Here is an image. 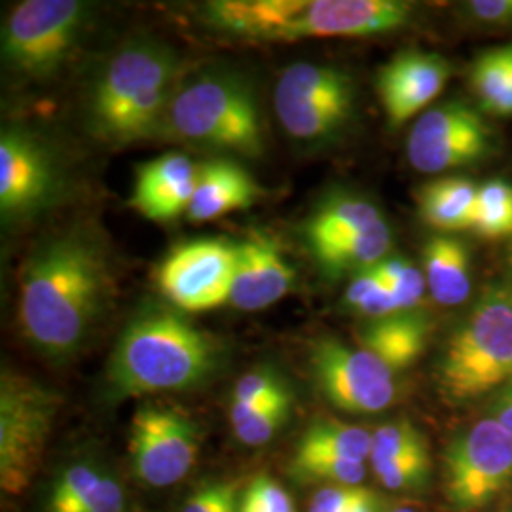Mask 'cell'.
Instances as JSON below:
<instances>
[{
  "label": "cell",
  "mask_w": 512,
  "mask_h": 512,
  "mask_svg": "<svg viewBox=\"0 0 512 512\" xmlns=\"http://www.w3.org/2000/svg\"><path fill=\"white\" fill-rule=\"evenodd\" d=\"M114 296L109 249L88 228L42 239L19 281V329L52 363H67L90 342Z\"/></svg>",
  "instance_id": "cell-1"
},
{
  "label": "cell",
  "mask_w": 512,
  "mask_h": 512,
  "mask_svg": "<svg viewBox=\"0 0 512 512\" xmlns=\"http://www.w3.org/2000/svg\"><path fill=\"white\" fill-rule=\"evenodd\" d=\"M224 361L219 338L169 304L148 302L122 330L107 366L112 397L188 391L211 380Z\"/></svg>",
  "instance_id": "cell-2"
},
{
  "label": "cell",
  "mask_w": 512,
  "mask_h": 512,
  "mask_svg": "<svg viewBox=\"0 0 512 512\" xmlns=\"http://www.w3.org/2000/svg\"><path fill=\"white\" fill-rule=\"evenodd\" d=\"M177 52L156 38L122 44L93 78L86 126L109 147H129L167 131V114L181 86Z\"/></svg>",
  "instance_id": "cell-3"
},
{
  "label": "cell",
  "mask_w": 512,
  "mask_h": 512,
  "mask_svg": "<svg viewBox=\"0 0 512 512\" xmlns=\"http://www.w3.org/2000/svg\"><path fill=\"white\" fill-rule=\"evenodd\" d=\"M416 4L404 0H215L203 6L209 27L262 42L363 38L408 25Z\"/></svg>",
  "instance_id": "cell-4"
},
{
  "label": "cell",
  "mask_w": 512,
  "mask_h": 512,
  "mask_svg": "<svg viewBox=\"0 0 512 512\" xmlns=\"http://www.w3.org/2000/svg\"><path fill=\"white\" fill-rule=\"evenodd\" d=\"M437 380L452 404L490 397L512 382V289L507 281L488 285L448 336Z\"/></svg>",
  "instance_id": "cell-5"
},
{
  "label": "cell",
  "mask_w": 512,
  "mask_h": 512,
  "mask_svg": "<svg viewBox=\"0 0 512 512\" xmlns=\"http://www.w3.org/2000/svg\"><path fill=\"white\" fill-rule=\"evenodd\" d=\"M167 131L190 145L258 158L264 128L253 86L238 73L205 71L181 82Z\"/></svg>",
  "instance_id": "cell-6"
},
{
  "label": "cell",
  "mask_w": 512,
  "mask_h": 512,
  "mask_svg": "<svg viewBox=\"0 0 512 512\" xmlns=\"http://www.w3.org/2000/svg\"><path fill=\"white\" fill-rule=\"evenodd\" d=\"M92 21L80 0H25L2 25L4 67L21 80L42 82L63 69Z\"/></svg>",
  "instance_id": "cell-7"
},
{
  "label": "cell",
  "mask_w": 512,
  "mask_h": 512,
  "mask_svg": "<svg viewBox=\"0 0 512 512\" xmlns=\"http://www.w3.org/2000/svg\"><path fill=\"white\" fill-rule=\"evenodd\" d=\"M274 109L285 133L310 147L342 137L355 114L351 74L327 63L300 61L277 78Z\"/></svg>",
  "instance_id": "cell-8"
},
{
  "label": "cell",
  "mask_w": 512,
  "mask_h": 512,
  "mask_svg": "<svg viewBox=\"0 0 512 512\" xmlns=\"http://www.w3.org/2000/svg\"><path fill=\"white\" fill-rule=\"evenodd\" d=\"M61 397L10 368L0 374V488L8 495L29 490L54 429Z\"/></svg>",
  "instance_id": "cell-9"
},
{
  "label": "cell",
  "mask_w": 512,
  "mask_h": 512,
  "mask_svg": "<svg viewBox=\"0 0 512 512\" xmlns=\"http://www.w3.org/2000/svg\"><path fill=\"white\" fill-rule=\"evenodd\" d=\"M512 484V433L486 416L459 431L444 450V495L452 509L475 512Z\"/></svg>",
  "instance_id": "cell-10"
},
{
  "label": "cell",
  "mask_w": 512,
  "mask_h": 512,
  "mask_svg": "<svg viewBox=\"0 0 512 512\" xmlns=\"http://www.w3.org/2000/svg\"><path fill=\"white\" fill-rule=\"evenodd\" d=\"M494 145L492 126L480 110L463 101H444L414 122L406 156L416 171L442 175L484 162Z\"/></svg>",
  "instance_id": "cell-11"
},
{
  "label": "cell",
  "mask_w": 512,
  "mask_h": 512,
  "mask_svg": "<svg viewBox=\"0 0 512 512\" xmlns=\"http://www.w3.org/2000/svg\"><path fill=\"white\" fill-rule=\"evenodd\" d=\"M310 370L323 397L349 414H378L397 399V372L370 351L336 338L311 344Z\"/></svg>",
  "instance_id": "cell-12"
},
{
  "label": "cell",
  "mask_w": 512,
  "mask_h": 512,
  "mask_svg": "<svg viewBox=\"0 0 512 512\" xmlns=\"http://www.w3.org/2000/svg\"><path fill=\"white\" fill-rule=\"evenodd\" d=\"M200 448V427L183 410L154 403L135 410L129 429V454L139 482L150 488L181 482L194 469Z\"/></svg>",
  "instance_id": "cell-13"
},
{
  "label": "cell",
  "mask_w": 512,
  "mask_h": 512,
  "mask_svg": "<svg viewBox=\"0 0 512 512\" xmlns=\"http://www.w3.org/2000/svg\"><path fill=\"white\" fill-rule=\"evenodd\" d=\"M236 274V243L196 239L173 249L158 268V287L167 304L200 313L230 302Z\"/></svg>",
  "instance_id": "cell-14"
},
{
  "label": "cell",
  "mask_w": 512,
  "mask_h": 512,
  "mask_svg": "<svg viewBox=\"0 0 512 512\" xmlns=\"http://www.w3.org/2000/svg\"><path fill=\"white\" fill-rule=\"evenodd\" d=\"M63 175L50 147L25 128L0 133V213L4 222L37 217L54 205Z\"/></svg>",
  "instance_id": "cell-15"
},
{
  "label": "cell",
  "mask_w": 512,
  "mask_h": 512,
  "mask_svg": "<svg viewBox=\"0 0 512 512\" xmlns=\"http://www.w3.org/2000/svg\"><path fill=\"white\" fill-rule=\"evenodd\" d=\"M450 74V61L437 52L412 48L393 55L376 76L387 124L399 128L425 112L444 90Z\"/></svg>",
  "instance_id": "cell-16"
},
{
  "label": "cell",
  "mask_w": 512,
  "mask_h": 512,
  "mask_svg": "<svg viewBox=\"0 0 512 512\" xmlns=\"http://www.w3.org/2000/svg\"><path fill=\"white\" fill-rule=\"evenodd\" d=\"M294 285L293 264L272 236L255 232L236 243L232 306L243 311L266 310L291 293Z\"/></svg>",
  "instance_id": "cell-17"
},
{
  "label": "cell",
  "mask_w": 512,
  "mask_h": 512,
  "mask_svg": "<svg viewBox=\"0 0 512 512\" xmlns=\"http://www.w3.org/2000/svg\"><path fill=\"white\" fill-rule=\"evenodd\" d=\"M198 165L183 152H167L139 165L129 205L152 222L186 217L196 192Z\"/></svg>",
  "instance_id": "cell-18"
},
{
  "label": "cell",
  "mask_w": 512,
  "mask_h": 512,
  "mask_svg": "<svg viewBox=\"0 0 512 512\" xmlns=\"http://www.w3.org/2000/svg\"><path fill=\"white\" fill-rule=\"evenodd\" d=\"M262 188L238 162L217 158L198 165V183L186 219L211 222L258 202Z\"/></svg>",
  "instance_id": "cell-19"
},
{
  "label": "cell",
  "mask_w": 512,
  "mask_h": 512,
  "mask_svg": "<svg viewBox=\"0 0 512 512\" xmlns=\"http://www.w3.org/2000/svg\"><path fill=\"white\" fill-rule=\"evenodd\" d=\"M382 220L384 213L372 200L353 192H338L313 209L304 224V239L315 256Z\"/></svg>",
  "instance_id": "cell-20"
},
{
  "label": "cell",
  "mask_w": 512,
  "mask_h": 512,
  "mask_svg": "<svg viewBox=\"0 0 512 512\" xmlns=\"http://www.w3.org/2000/svg\"><path fill=\"white\" fill-rule=\"evenodd\" d=\"M421 256L427 293L437 304L454 308L469 300L473 293V262L469 247L461 239L437 232L425 241Z\"/></svg>",
  "instance_id": "cell-21"
},
{
  "label": "cell",
  "mask_w": 512,
  "mask_h": 512,
  "mask_svg": "<svg viewBox=\"0 0 512 512\" xmlns=\"http://www.w3.org/2000/svg\"><path fill=\"white\" fill-rule=\"evenodd\" d=\"M429 336L431 321L420 310L368 321L359 332L361 348L382 359L395 372H401L420 359L429 344Z\"/></svg>",
  "instance_id": "cell-22"
},
{
  "label": "cell",
  "mask_w": 512,
  "mask_h": 512,
  "mask_svg": "<svg viewBox=\"0 0 512 512\" xmlns=\"http://www.w3.org/2000/svg\"><path fill=\"white\" fill-rule=\"evenodd\" d=\"M478 184L465 177H439L418 192L421 220L439 234L473 230Z\"/></svg>",
  "instance_id": "cell-23"
},
{
  "label": "cell",
  "mask_w": 512,
  "mask_h": 512,
  "mask_svg": "<svg viewBox=\"0 0 512 512\" xmlns=\"http://www.w3.org/2000/svg\"><path fill=\"white\" fill-rule=\"evenodd\" d=\"M372 452V433L342 421H313L294 448L293 459H340L366 463Z\"/></svg>",
  "instance_id": "cell-24"
},
{
  "label": "cell",
  "mask_w": 512,
  "mask_h": 512,
  "mask_svg": "<svg viewBox=\"0 0 512 512\" xmlns=\"http://www.w3.org/2000/svg\"><path fill=\"white\" fill-rule=\"evenodd\" d=\"M469 88L482 114L512 118V44L476 55L469 69Z\"/></svg>",
  "instance_id": "cell-25"
},
{
  "label": "cell",
  "mask_w": 512,
  "mask_h": 512,
  "mask_svg": "<svg viewBox=\"0 0 512 512\" xmlns=\"http://www.w3.org/2000/svg\"><path fill=\"white\" fill-rule=\"evenodd\" d=\"M393 230L387 219L370 226L365 232L346 239L327 251L313 256L321 272L338 279L342 275L363 274L376 268L391 253Z\"/></svg>",
  "instance_id": "cell-26"
},
{
  "label": "cell",
  "mask_w": 512,
  "mask_h": 512,
  "mask_svg": "<svg viewBox=\"0 0 512 512\" xmlns=\"http://www.w3.org/2000/svg\"><path fill=\"white\" fill-rule=\"evenodd\" d=\"M476 236L484 239L512 238V184L490 179L478 184L475 222Z\"/></svg>",
  "instance_id": "cell-27"
},
{
  "label": "cell",
  "mask_w": 512,
  "mask_h": 512,
  "mask_svg": "<svg viewBox=\"0 0 512 512\" xmlns=\"http://www.w3.org/2000/svg\"><path fill=\"white\" fill-rule=\"evenodd\" d=\"M344 300L349 310L363 315L368 321L403 313L399 308V302L395 300L391 289L385 285L382 275L378 274L376 268L355 275L348 285Z\"/></svg>",
  "instance_id": "cell-28"
},
{
  "label": "cell",
  "mask_w": 512,
  "mask_h": 512,
  "mask_svg": "<svg viewBox=\"0 0 512 512\" xmlns=\"http://www.w3.org/2000/svg\"><path fill=\"white\" fill-rule=\"evenodd\" d=\"M376 270L399 302L401 311H418L427 293V281L421 268L403 256H387Z\"/></svg>",
  "instance_id": "cell-29"
},
{
  "label": "cell",
  "mask_w": 512,
  "mask_h": 512,
  "mask_svg": "<svg viewBox=\"0 0 512 512\" xmlns=\"http://www.w3.org/2000/svg\"><path fill=\"white\" fill-rule=\"evenodd\" d=\"M103 475L105 469L93 461H78L67 465L55 476L44 512L67 511L80 497L88 494Z\"/></svg>",
  "instance_id": "cell-30"
},
{
  "label": "cell",
  "mask_w": 512,
  "mask_h": 512,
  "mask_svg": "<svg viewBox=\"0 0 512 512\" xmlns=\"http://www.w3.org/2000/svg\"><path fill=\"white\" fill-rule=\"evenodd\" d=\"M429 450L420 429L410 421H393L378 427L372 433L370 465L384 463L389 459L404 458Z\"/></svg>",
  "instance_id": "cell-31"
},
{
  "label": "cell",
  "mask_w": 512,
  "mask_h": 512,
  "mask_svg": "<svg viewBox=\"0 0 512 512\" xmlns=\"http://www.w3.org/2000/svg\"><path fill=\"white\" fill-rule=\"evenodd\" d=\"M289 473L296 482H325L327 486H359L366 476L365 463L340 459H291Z\"/></svg>",
  "instance_id": "cell-32"
},
{
  "label": "cell",
  "mask_w": 512,
  "mask_h": 512,
  "mask_svg": "<svg viewBox=\"0 0 512 512\" xmlns=\"http://www.w3.org/2000/svg\"><path fill=\"white\" fill-rule=\"evenodd\" d=\"M372 471L387 490H393V492L423 490L431 476L429 450L404 456V458L389 459L384 463H376L372 465Z\"/></svg>",
  "instance_id": "cell-33"
},
{
  "label": "cell",
  "mask_w": 512,
  "mask_h": 512,
  "mask_svg": "<svg viewBox=\"0 0 512 512\" xmlns=\"http://www.w3.org/2000/svg\"><path fill=\"white\" fill-rule=\"evenodd\" d=\"M291 408H293V395L289 393L270 406H266L264 410L253 414L249 420L232 427L234 435L245 446H264L274 439L275 435L281 431V427L289 421Z\"/></svg>",
  "instance_id": "cell-34"
},
{
  "label": "cell",
  "mask_w": 512,
  "mask_h": 512,
  "mask_svg": "<svg viewBox=\"0 0 512 512\" xmlns=\"http://www.w3.org/2000/svg\"><path fill=\"white\" fill-rule=\"evenodd\" d=\"M238 512H296L291 494L270 475H258L241 492Z\"/></svg>",
  "instance_id": "cell-35"
},
{
  "label": "cell",
  "mask_w": 512,
  "mask_h": 512,
  "mask_svg": "<svg viewBox=\"0 0 512 512\" xmlns=\"http://www.w3.org/2000/svg\"><path fill=\"white\" fill-rule=\"evenodd\" d=\"M289 387L281 380V376L270 368H256L239 378L238 384L232 393L230 404L264 403L275 395L287 391Z\"/></svg>",
  "instance_id": "cell-36"
},
{
  "label": "cell",
  "mask_w": 512,
  "mask_h": 512,
  "mask_svg": "<svg viewBox=\"0 0 512 512\" xmlns=\"http://www.w3.org/2000/svg\"><path fill=\"white\" fill-rule=\"evenodd\" d=\"M63 512H126V492L120 480L105 471L88 494Z\"/></svg>",
  "instance_id": "cell-37"
},
{
  "label": "cell",
  "mask_w": 512,
  "mask_h": 512,
  "mask_svg": "<svg viewBox=\"0 0 512 512\" xmlns=\"http://www.w3.org/2000/svg\"><path fill=\"white\" fill-rule=\"evenodd\" d=\"M239 486L236 482L205 484L186 501L183 512H232L239 507Z\"/></svg>",
  "instance_id": "cell-38"
},
{
  "label": "cell",
  "mask_w": 512,
  "mask_h": 512,
  "mask_svg": "<svg viewBox=\"0 0 512 512\" xmlns=\"http://www.w3.org/2000/svg\"><path fill=\"white\" fill-rule=\"evenodd\" d=\"M469 23L490 29H511L512 0H473L461 6Z\"/></svg>",
  "instance_id": "cell-39"
},
{
  "label": "cell",
  "mask_w": 512,
  "mask_h": 512,
  "mask_svg": "<svg viewBox=\"0 0 512 512\" xmlns=\"http://www.w3.org/2000/svg\"><path fill=\"white\" fill-rule=\"evenodd\" d=\"M361 486H325L311 497L308 512H349Z\"/></svg>",
  "instance_id": "cell-40"
},
{
  "label": "cell",
  "mask_w": 512,
  "mask_h": 512,
  "mask_svg": "<svg viewBox=\"0 0 512 512\" xmlns=\"http://www.w3.org/2000/svg\"><path fill=\"white\" fill-rule=\"evenodd\" d=\"M486 412L490 418L499 421L512 433V382L497 389L494 395H490Z\"/></svg>",
  "instance_id": "cell-41"
},
{
  "label": "cell",
  "mask_w": 512,
  "mask_h": 512,
  "mask_svg": "<svg viewBox=\"0 0 512 512\" xmlns=\"http://www.w3.org/2000/svg\"><path fill=\"white\" fill-rule=\"evenodd\" d=\"M349 512H387V509L380 495L374 494L372 490L361 488V494L357 495Z\"/></svg>",
  "instance_id": "cell-42"
},
{
  "label": "cell",
  "mask_w": 512,
  "mask_h": 512,
  "mask_svg": "<svg viewBox=\"0 0 512 512\" xmlns=\"http://www.w3.org/2000/svg\"><path fill=\"white\" fill-rule=\"evenodd\" d=\"M507 283H509V287L512 289V253L509 256V281Z\"/></svg>",
  "instance_id": "cell-43"
},
{
  "label": "cell",
  "mask_w": 512,
  "mask_h": 512,
  "mask_svg": "<svg viewBox=\"0 0 512 512\" xmlns=\"http://www.w3.org/2000/svg\"><path fill=\"white\" fill-rule=\"evenodd\" d=\"M387 512H418V511H414V509H410V507H399V509H393V511H387Z\"/></svg>",
  "instance_id": "cell-44"
},
{
  "label": "cell",
  "mask_w": 512,
  "mask_h": 512,
  "mask_svg": "<svg viewBox=\"0 0 512 512\" xmlns=\"http://www.w3.org/2000/svg\"><path fill=\"white\" fill-rule=\"evenodd\" d=\"M238 509H239V507H238ZM238 509H236V511H232V512H238Z\"/></svg>",
  "instance_id": "cell-45"
},
{
  "label": "cell",
  "mask_w": 512,
  "mask_h": 512,
  "mask_svg": "<svg viewBox=\"0 0 512 512\" xmlns=\"http://www.w3.org/2000/svg\"><path fill=\"white\" fill-rule=\"evenodd\" d=\"M509 512H512V511H509Z\"/></svg>",
  "instance_id": "cell-46"
}]
</instances>
